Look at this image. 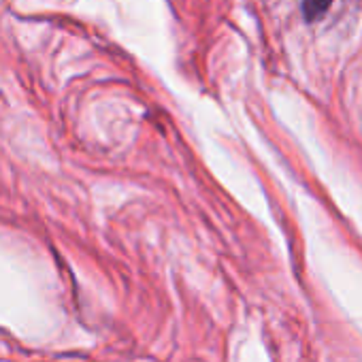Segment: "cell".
<instances>
[{"mask_svg":"<svg viewBox=\"0 0 362 362\" xmlns=\"http://www.w3.org/2000/svg\"><path fill=\"white\" fill-rule=\"evenodd\" d=\"M332 5V0H303V13L307 22L320 20Z\"/></svg>","mask_w":362,"mask_h":362,"instance_id":"1","label":"cell"}]
</instances>
